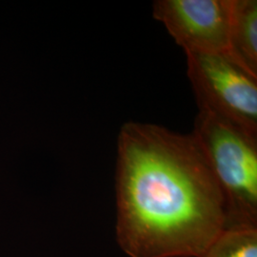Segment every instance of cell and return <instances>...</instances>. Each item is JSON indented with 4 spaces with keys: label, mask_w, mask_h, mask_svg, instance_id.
Instances as JSON below:
<instances>
[{
    "label": "cell",
    "mask_w": 257,
    "mask_h": 257,
    "mask_svg": "<svg viewBox=\"0 0 257 257\" xmlns=\"http://www.w3.org/2000/svg\"><path fill=\"white\" fill-rule=\"evenodd\" d=\"M227 55L257 77L256 0H233Z\"/></svg>",
    "instance_id": "cell-5"
},
{
    "label": "cell",
    "mask_w": 257,
    "mask_h": 257,
    "mask_svg": "<svg viewBox=\"0 0 257 257\" xmlns=\"http://www.w3.org/2000/svg\"><path fill=\"white\" fill-rule=\"evenodd\" d=\"M223 195L227 228H257V137L199 110L193 134Z\"/></svg>",
    "instance_id": "cell-2"
},
{
    "label": "cell",
    "mask_w": 257,
    "mask_h": 257,
    "mask_svg": "<svg viewBox=\"0 0 257 257\" xmlns=\"http://www.w3.org/2000/svg\"><path fill=\"white\" fill-rule=\"evenodd\" d=\"M188 76L199 110L257 137V77L222 54L187 53Z\"/></svg>",
    "instance_id": "cell-3"
},
{
    "label": "cell",
    "mask_w": 257,
    "mask_h": 257,
    "mask_svg": "<svg viewBox=\"0 0 257 257\" xmlns=\"http://www.w3.org/2000/svg\"><path fill=\"white\" fill-rule=\"evenodd\" d=\"M115 192L116 240L130 257H200L226 226L220 188L192 134L124 124Z\"/></svg>",
    "instance_id": "cell-1"
},
{
    "label": "cell",
    "mask_w": 257,
    "mask_h": 257,
    "mask_svg": "<svg viewBox=\"0 0 257 257\" xmlns=\"http://www.w3.org/2000/svg\"><path fill=\"white\" fill-rule=\"evenodd\" d=\"M232 9L233 0H157L153 14L186 54L227 55Z\"/></svg>",
    "instance_id": "cell-4"
},
{
    "label": "cell",
    "mask_w": 257,
    "mask_h": 257,
    "mask_svg": "<svg viewBox=\"0 0 257 257\" xmlns=\"http://www.w3.org/2000/svg\"><path fill=\"white\" fill-rule=\"evenodd\" d=\"M200 257H257V228H227Z\"/></svg>",
    "instance_id": "cell-6"
}]
</instances>
